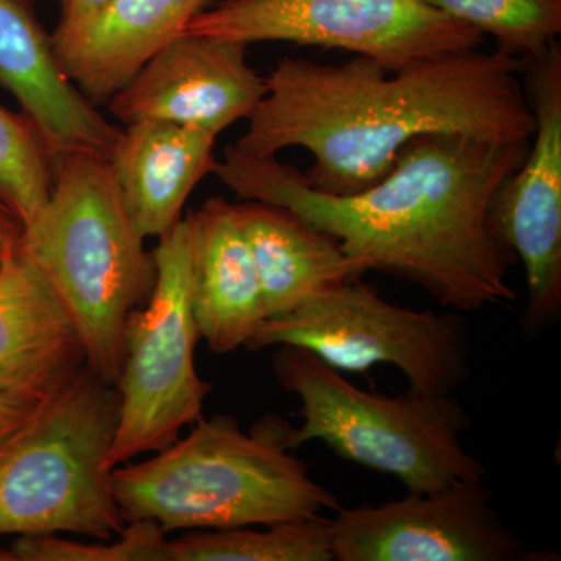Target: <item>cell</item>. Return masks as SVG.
I'll list each match as a JSON object with an SVG mask.
<instances>
[{"label":"cell","instance_id":"7a4b0ae2","mask_svg":"<svg viewBox=\"0 0 561 561\" xmlns=\"http://www.w3.org/2000/svg\"><path fill=\"white\" fill-rule=\"evenodd\" d=\"M523 72V60L500 50L456 51L394 70L359 55L341 65L283 58L232 146L256 157L301 147L313 158L309 186L357 194L420 136L529 140L535 116Z\"/></svg>","mask_w":561,"mask_h":561},{"label":"cell","instance_id":"ffe728a7","mask_svg":"<svg viewBox=\"0 0 561 561\" xmlns=\"http://www.w3.org/2000/svg\"><path fill=\"white\" fill-rule=\"evenodd\" d=\"M435 10L493 36L496 50L529 61L545 54L561 33V0H424Z\"/></svg>","mask_w":561,"mask_h":561},{"label":"cell","instance_id":"9c48e42d","mask_svg":"<svg viewBox=\"0 0 561 561\" xmlns=\"http://www.w3.org/2000/svg\"><path fill=\"white\" fill-rule=\"evenodd\" d=\"M187 33L239 43L341 49L389 70L438 55L481 49L485 36L424 0H224Z\"/></svg>","mask_w":561,"mask_h":561},{"label":"cell","instance_id":"277c9868","mask_svg":"<svg viewBox=\"0 0 561 561\" xmlns=\"http://www.w3.org/2000/svg\"><path fill=\"white\" fill-rule=\"evenodd\" d=\"M146 241L108 158L90 151L54 157L49 198L18 241L72 317L87 367L114 387L128 319L149 301L157 283V261Z\"/></svg>","mask_w":561,"mask_h":561},{"label":"cell","instance_id":"7402d4cb","mask_svg":"<svg viewBox=\"0 0 561 561\" xmlns=\"http://www.w3.org/2000/svg\"><path fill=\"white\" fill-rule=\"evenodd\" d=\"M168 531L154 522H130L113 540H66L57 535L18 537L11 546L16 561H171Z\"/></svg>","mask_w":561,"mask_h":561},{"label":"cell","instance_id":"4fadbf2b","mask_svg":"<svg viewBox=\"0 0 561 561\" xmlns=\"http://www.w3.org/2000/svg\"><path fill=\"white\" fill-rule=\"evenodd\" d=\"M0 87L38 128L51 157L70 151L105 158L113 153L122 128L68 79L35 0H0Z\"/></svg>","mask_w":561,"mask_h":561},{"label":"cell","instance_id":"9a60e30c","mask_svg":"<svg viewBox=\"0 0 561 561\" xmlns=\"http://www.w3.org/2000/svg\"><path fill=\"white\" fill-rule=\"evenodd\" d=\"M209 0H108L94 16L51 33L68 79L92 105H106L158 51L186 31Z\"/></svg>","mask_w":561,"mask_h":561},{"label":"cell","instance_id":"d4e9b609","mask_svg":"<svg viewBox=\"0 0 561 561\" xmlns=\"http://www.w3.org/2000/svg\"><path fill=\"white\" fill-rule=\"evenodd\" d=\"M0 232L16 241L22 232V221L2 201H0Z\"/></svg>","mask_w":561,"mask_h":561},{"label":"cell","instance_id":"30bf717a","mask_svg":"<svg viewBox=\"0 0 561 561\" xmlns=\"http://www.w3.org/2000/svg\"><path fill=\"white\" fill-rule=\"evenodd\" d=\"M482 482H457L378 505L339 507L331 518L334 561H553L534 551L493 505Z\"/></svg>","mask_w":561,"mask_h":561},{"label":"cell","instance_id":"8992f818","mask_svg":"<svg viewBox=\"0 0 561 561\" xmlns=\"http://www.w3.org/2000/svg\"><path fill=\"white\" fill-rule=\"evenodd\" d=\"M117 420L116 387L84 367L0 442V535H121L108 463Z\"/></svg>","mask_w":561,"mask_h":561},{"label":"cell","instance_id":"7c38bea8","mask_svg":"<svg viewBox=\"0 0 561 561\" xmlns=\"http://www.w3.org/2000/svg\"><path fill=\"white\" fill-rule=\"evenodd\" d=\"M247 47L221 36L181 33L110 99V113L124 125L162 121L219 136L249 119L267 90Z\"/></svg>","mask_w":561,"mask_h":561},{"label":"cell","instance_id":"5b68a950","mask_svg":"<svg viewBox=\"0 0 561 561\" xmlns=\"http://www.w3.org/2000/svg\"><path fill=\"white\" fill-rule=\"evenodd\" d=\"M276 381L300 400L301 424L290 427V451L321 442L343 460L391 476L408 493L457 482H482L486 465L463 446L471 416L454 394L360 390L341 371L298 346H279Z\"/></svg>","mask_w":561,"mask_h":561},{"label":"cell","instance_id":"e0dca14e","mask_svg":"<svg viewBox=\"0 0 561 561\" xmlns=\"http://www.w3.org/2000/svg\"><path fill=\"white\" fill-rule=\"evenodd\" d=\"M194 225V312L201 337L219 354L249 345L265 316L256 267L234 203L209 198Z\"/></svg>","mask_w":561,"mask_h":561},{"label":"cell","instance_id":"8fae6325","mask_svg":"<svg viewBox=\"0 0 561 561\" xmlns=\"http://www.w3.org/2000/svg\"><path fill=\"white\" fill-rule=\"evenodd\" d=\"M524 87L535 116L529 153L494 197V234L522 262L529 337L561 316V46L524 61Z\"/></svg>","mask_w":561,"mask_h":561},{"label":"cell","instance_id":"4316f807","mask_svg":"<svg viewBox=\"0 0 561 561\" xmlns=\"http://www.w3.org/2000/svg\"><path fill=\"white\" fill-rule=\"evenodd\" d=\"M0 561H16L14 560L13 553L11 551H5V549H0Z\"/></svg>","mask_w":561,"mask_h":561},{"label":"cell","instance_id":"603a6c76","mask_svg":"<svg viewBox=\"0 0 561 561\" xmlns=\"http://www.w3.org/2000/svg\"><path fill=\"white\" fill-rule=\"evenodd\" d=\"M43 401L0 391V442L31 419Z\"/></svg>","mask_w":561,"mask_h":561},{"label":"cell","instance_id":"6da1fadb","mask_svg":"<svg viewBox=\"0 0 561 561\" xmlns=\"http://www.w3.org/2000/svg\"><path fill=\"white\" fill-rule=\"evenodd\" d=\"M529 140L437 133L402 147L393 169L357 194H324L278 157L228 146L214 175L241 201L280 206L337 239L360 278L383 273L421 287L445 308L508 305L516 257L496 238L490 210L526 160Z\"/></svg>","mask_w":561,"mask_h":561},{"label":"cell","instance_id":"ba28073f","mask_svg":"<svg viewBox=\"0 0 561 561\" xmlns=\"http://www.w3.org/2000/svg\"><path fill=\"white\" fill-rule=\"evenodd\" d=\"M283 345L309 351L341 373L391 365L421 393L454 394L471 376L470 327L461 312L400 308L360 279L268 317L247 348Z\"/></svg>","mask_w":561,"mask_h":561},{"label":"cell","instance_id":"44dd1931","mask_svg":"<svg viewBox=\"0 0 561 561\" xmlns=\"http://www.w3.org/2000/svg\"><path fill=\"white\" fill-rule=\"evenodd\" d=\"M54 180V157L24 113L0 106V201L22 221L46 205Z\"/></svg>","mask_w":561,"mask_h":561},{"label":"cell","instance_id":"52a82bcc","mask_svg":"<svg viewBox=\"0 0 561 561\" xmlns=\"http://www.w3.org/2000/svg\"><path fill=\"white\" fill-rule=\"evenodd\" d=\"M157 283L149 301L131 313L116 390L119 420L111 470L179 440L203 419L210 386L195 367L201 341L194 312V225L191 214L158 239Z\"/></svg>","mask_w":561,"mask_h":561},{"label":"cell","instance_id":"d6986e66","mask_svg":"<svg viewBox=\"0 0 561 561\" xmlns=\"http://www.w3.org/2000/svg\"><path fill=\"white\" fill-rule=\"evenodd\" d=\"M219 530H191L169 541L171 561H334L331 519L317 516L300 522Z\"/></svg>","mask_w":561,"mask_h":561},{"label":"cell","instance_id":"3957f363","mask_svg":"<svg viewBox=\"0 0 561 561\" xmlns=\"http://www.w3.org/2000/svg\"><path fill=\"white\" fill-rule=\"evenodd\" d=\"M186 437L139 463L111 472L125 522L165 531L219 530L300 522L341 507L286 446L289 424L275 416L243 432L231 415L192 424Z\"/></svg>","mask_w":561,"mask_h":561},{"label":"cell","instance_id":"cb8c5ba5","mask_svg":"<svg viewBox=\"0 0 561 561\" xmlns=\"http://www.w3.org/2000/svg\"><path fill=\"white\" fill-rule=\"evenodd\" d=\"M60 22L57 28H72L94 16L108 0H58Z\"/></svg>","mask_w":561,"mask_h":561},{"label":"cell","instance_id":"2e32d148","mask_svg":"<svg viewBox=\"0 0 561 561\" xmlns=\"http://www.w3.org/2000/svg\"><path fill=\"white\" fill-rule=\"evenodd\" d=\"M217 136L162 121L125 125L108 161L133 224L160 239L181 219L187 198L213 173Z\"/></svg>","mask_w":561,"mask_h":561},{"label":"cell","instance_id":"484cf974","mask_svg":"<svg viewBox=\"0 0 561 561\" xmlns=\"http://www.w3.org/2000/svg\"><path fill=\"white\" fill-rule=\"evenodd\" d=\"M20 241V239H18ZM16 239H11L9 236L2 234L0 232V267H2L3 262H5L7 257L10 256L11 251L14 250L18 243Z\"/></svg>","mask_w":561,"mask_h":561},{"label":"cell","instance_id":"5bb4252c","mask_svg":"<svg viewBox=\"0 0 561 561\" xmlns=\"http://www.w3.org/2000/svg\"><path fill=\"white\" fill-rule=\"evenodd\" d=\"M84 367L72 317L16 243L0 267V391L46 400Z\"/></svg>","mask_w":561,"mask_h":561},{"label":"cell","instance_id":"ac0fdd59","mask_svg":"<svg viewBox=\"0 0 561 561\" xmlns=\"http://www.w3.org/2000/svg\"><path fill=\"white\" fill-rule=\"evenodd\" d=\"M254 267L265 316L289 313L313 295L360 279L337 239L297 214L268 203H234Z\"/></svg>","mask_w":561,"mask_h":561}]
</instances>
